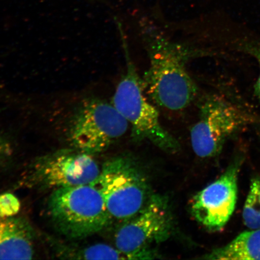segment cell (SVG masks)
Wrapping results in <instances>:
<instances>
[{
    "label": "cell",
    "instance_id": "277c9868",
    "mask_svg": "<svg viewBox=\"0 0 260 260\" xmlns=\"http://www.w3.org/2000/svg\"><path fill=\"white\" fill-rule=\"evenodd\" d=\"M199 119L190 129V141L198 157H213L226 139L246 126L260 124V116L218 93L207 94L198 104Z\"/></svg>",
    "mask_w": 260,
    "mask_h": 260
},
{
    "label": "cell",
    "instance_id": "8fae6325",
    "mask_svg": "<svg viewBox=\"0 0 260 260\" xmlns=\"http://www.w3.org/2000/svg\"><path fill=\"white\" fill-rule=\"evenodd\" d=\"M202 259L260 260V228L240 234L226 245L208 253Z\"/></svg>",
    "mask_w": 260,
    "mask_h": 260
},
{
    "label": "cell",
    "instance_id": "2e32d148",
    "mask_svg": "<svg viewBox=\"0 0 260 260\" xmlns=\"http://www.w3.org/2000/svg\"><path fill=\"white\" fill-rule=\"evenodd\" d=\"M259 140H260V132L259 133Z\"/></svg>",
    "mask_w": 260,
    "mask_h": 260
},
{
    "label": "cell",
    "instance_id": "7c38bea8",
    "mask_svg": "<svg viewBox=\"0 0 260 260\" xmlns=\"http://www.w3.org/2000/svg\"><path fill=\"white\" fill-rule=\"evenodd\" d=\"M243 223L249 230L260 228V177L253 178L242 213Z\"/></svg>",
    "mask_w": 260,
    "mask_h": 260
},
{
    "label": "cell",
    "instance_id": "6da1fadb",
    "mask_svg": "<svg viewBox=\"0 0 260 260\" xmlns=\"http://www.w3.org/2000/svg\"><path fill=\"white\" fill-rule=\"evenodd\" d=\"M141 35L149 58L141 78L146 95L168 111H183L196 99L198 88L187 64L208 52L178 43L151 25L142 27Z\"/></svg>",
    "mask_w": 260,
    "mask_h": 260
},
{
    "label": "cell",
    "instance_id": "9a60e30c",
    "mask_svg": "<svg viewBox=\"0 0 260 260\" xmlns=\"http://www.w3.org/2000/svg\"><path fill=\"white\" fill-rule=\"evenodd\" d=\"M13 153L12 147L8 140L0 135V166L5 164Z\"/></svg>",
    "mask_w": 260,
    "mask_h": 260
},
{
    "label": "cell",
    "instance_id": "30bf717a",
    "mask_svg": "<svg viewBox=\"0 0 260 260\" xmlns=\"http://www.w3.org/2000/svg\"><path fill=\"white\" fill-rule=\"evenodd\" d=\"M34 231L22 217H0V259H30L34 255Z\"/></svg>",
    "mask_w": 260,
    "mask_h": 260
},
{
    "label": "cell",
    "instance_id": "5bb4252c",
    "mask_svg": "<svg viewBox=\"0 0 260 260\" xmlns=\"http://www.w3.org/2000/svg\"><path fill=\"white\" fill-rule=\"evenodd\" d=\"M21 204L15 195L0 194V217L15 216L20 210Z\"/></svg>",
    "mask_w": 260,
    "mask_h": 260
},
{
    "label": "cell",
    "instance_id": "52a82bcc",
    "mask_svg": "<svg viewBox=\"0 0 260 260\" xmlns=\"http://www.w3.org/2000/svg\"><path fill=\"white\" fill-rule=\"evenodd\" d=\"M101 170L92 155L75 148L61 149L36 160L23 180L30 187L56 190L90 184Z\"/></svg>",
    "mask_w": 260,
    "mask_h": 260
},
{
    "label": "cell",
    "instance_id": "8992f818",
    "mask_svg": "<svg viewBox=\"0 0 260 260\" xmlns=\"http://www.w3.org/2000/svg\"><path fill=\"white\" fill-rule=\"evenodd\" d=\"M113 219L126 221L138 214L152 195L144 174L133 162L116 157L105 162L93 183Z\"/></svg>",
    "mask_w": 260,
    "mask_h": 260
},
{
    "label": "cell",
    "instance_id": "9c48e42d",
    "mask_svg": "<svg viewBox=\"0 0 260 260\" xmlns=\"http://www.w3.org/2000/svg\"><path fill=\"white\" fill-rule=\"evenodd\" d=\"M243 162L242 156H237L222 175L195 194L191 201V214L209 232L222 230L235 211Z\"/></svg>",
    "mask_w": 260,
    "mask_h": 260
},
{
    "label": "cell",
    "instance_id": "5b68a950",
    "mask_svg": "<svg viewBox=\"0 0 260 260\" xmlns=\"http://www.w3.org/2000/svg\"><path fill=\"white\" fill-rule=\"evenodd\" d=\"M129 123L112 103L87 98L71 110L68 133L73 148L90 155L106 150L127 132Z\"/></svg>",
    "mask_w": 260,
    "mask_h": 260
},
{
    "label": "cell",
    "instance_id": "7a4b0ae2",
    "mask_svg": "<svg viewBox=\"0 0 260 260\" xmlns=\"http://www.w3.org/2000/svg\"><path fill=\"white\" fill-rule=\"evenodd\" d=\"M119 29L124 51L126 70L116 86L112 104L131 125L135 139L147 140L165 151H177L178 142L161 125L158 110L146 95L120 24Z\"/></svg>",
    "mask_w": 260,
    "mask_h": 260
},
{
    "label": "cell",
    "instance_id": "3957f363",
    "mask_svg": "<svg viewBox=\"0 0 260 260\" xmlns=\"http://www.w3.org/2000/svg\"><path fill=\"white\" fill-rule=\"evenodd\" d=\"M47 209L55 229L69 239L95 235L113 220L102 194L91 184L54 190Z\"/></svg>",
    "mask_w": 260,
    "mask_h": 260
},
{
    "label": "cell",
    "instance_id": "4fadbf2b",
    "mask_svg": "<svg viewBox=\"0 0 260 260\" xmlns=\"http://www.w3.org/2000/svg\"><path fill=\"white\" fill-rule=\"evenodd\" d=\"M236 48L242 53L249 55L257 63L259 72L255 86L256 96L260 100V42L256 40H241L236 42Z\"/></svg>",
    "mask_w": 260,
    "mask_h": 260
},
{
    "label": "cell",
    "instance_id": "ba28073f",
    "mask_svg": "<svg viewBox=\"0 0 260 260\" xmlns=\"http://www.w3.org/2000/svg\"><path fill=\"white\" fill-rule=\"evenodd\" d=\"M173 230V216L167 198L152 194L146 206L117 231L115 246L126 252L142 251L151 248V244L166 241Z\"/></svg>",
    "mask_w": 260,
    "mask_h": 260
}]
</instances>
